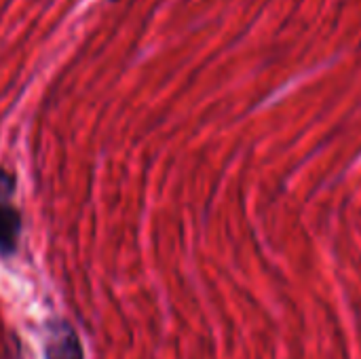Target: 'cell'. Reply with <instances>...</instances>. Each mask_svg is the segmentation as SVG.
I'll return each mask as SVG.
<instances>
[{
	"label": "cell",
	"instance_id": "cell-1",
	"mask_svg": "<svg viewBox=\"0 0 361 359\" xmlns=\"http://www.w3.org/2000/svg\"><path fill=\"white\" fill-rule=\"evenodd\" d=\"M47 359H82L78 336L66 322H53L49 332V343L44 349Z\"/></svg>",
	"mask_w": 361,
	"mask_h": 359
},
{
	"label": "cell",
	"instance_id": "cell-2",
	"mask_svg": "<svg viewBox=\"0 0 361 359\" xmlns=\"http://www.w3.org/2000/svg\"><path fill=\"white\" fill-rule=\"evenodd\" d=\"M19 231H21L19 212L0 203V254L11 256L17 250Z\"/></svg>",
	"mask_w": 361,
	"mask_h": 359
}]
</instances>
